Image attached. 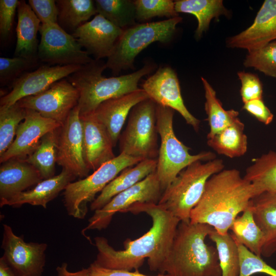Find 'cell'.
Instances as JSON below:
<instances>
[{
	"instance_id": "6da1fadb",
	"label": "cell",
	"mask_w": 276,
	"mask_h": 276,
	"mask_svg": "<svg viewBox=\"0 0 276 276\" xmlns=\"http://www.w3.org/2000/svg\"><path fill=\"white\" fill-rule=\"evenodd\" d=\"M147 213L152 219L149 230L133 240L124 242V248L117 250L103 237L95 238L98 253L95 264L106 268L131 271L139 270L148 259L149 269L159 271L167 259L180 220L161 205L137 203L123 213Z\"/></svg>"
},
{
	"instance_id": "7a4b0ae2",
	"label": "cell",
	"mask_w": 276,
	"mask_h": 276,
	"mask_svg": "<svg viewBox=\"0 0 276 276\" xmlns=\"http://www.w3.org/2000/svg\"><path fill=\"white\" fill-rule=\"evenodd\" d=\"M257 195L254 185L239 171L223 169L207 181L200 200L191 212L190 221L208 224L225 235L238 214Z\"/></svg>"
},
{
	"instance_id": "3957f363",
	"label": "cell",
	"mask_w": 276,
	"mask_h": 276,
	"mask_svg": "<svg viewBox=\"0 0 276 276\" xmlns=\"http://www.w3.org/2000/svg\"><path fill=\"white\" fill-rule=\"evenodd\" d=\"M214 230L208 224L180 221L159 273L170 276H221L217 249L205 242Z\"/></svg>"
},
{
	"instance_id": "277c9868",
	"label": "cell",
	"mask_w": 276,
	"mask_h": 276,
	"mask_svg": "<svg viewBox=\"0 0 276 276\" xmlns=\"http://www.w3.org/2000/svg\"><path fill=\"white\" fill-rule=\"evenodd\" d=\"M154 64L147 63L139 70L127 75L107 78L103 75L106 62L93 59L66 78L78 90V106L80 116L92 114L105 101L120 97L138 89L144 76L155 69Z\"/></svg>"
},
{
	"instance_id": "5b68a950",
	"label": "cell",
	"mask_w": 276,
	"mask_h": 276,
	"mask_svg": "<svg viewBox=\"0 0 276 276\" xmlns=\"http://www.w3.org/2000/svg\"><path fill=\"white\" fill-rule=\"evenodd\" d=\"M224 168L223 160L217 158L191 164L163 192L158 204L180 221L190 222L191 212L200 200L207 181Z\"/></svg>"
},
{
	"instance_id": "8992f818",
	"label": "cell",
	"mask_w": 276,
	"mask_h": 276,
	"mask_svg": "<svg viewBox=\"0 0 276 276\" xmlns=\"http://www.w3.org/2000/svg\"><path fill=\"white\" fill-rule=\"evenodd\" d=\"M174 110L157 104L156 125L160 139L156 171L164 192L178 174L191 164L216 158L211 152L192 155L190 148L176 136L173 130Z\"/></svg>"
},
{
	"instance_id": "52a82bcc",
	"label": "cell",
	"mask_w": 276,
	"mask_h": 276,
	"mask_svg": "<svg viewBox=\"0 0 276 276\" xmlns=\"http://www.w3.org/2000/svg\"><path fill=\"white\" fill-rule=\"evenodd\" d=\"M181 20L182 17L177 16L162 21L136 24L123 29L107 58L106 68L116 76L122 70L134 69V60L138 54L154 42L169 41Z\"/></svg>"
},
{
	"instance_id": "ba28073f",
	"label": "cell",
	"mask_w": 276,
	"mask_h": 276,
	"mask_svg": "<svg viewBox=\"0 0 276 276\" xmlns=\"http://www.w3.org/2000/svg\"><path fill=\"white\" fill-rule=\"evenodd\" d=\"M157 104L150 99L135 105L128 116L125 129L119 137L120 153L142 159H157Z\"/></svg>"
},
{
	"instance_id": "9c48e42d",
	"label": "cell",
	"mask_w": 276,
	"mask_h": 276,
	"mask_svg": "<svg viewBox=\"0 0 276 276\" xmlns=\"http://www.w3.org/2000/svg\"><path fill=\"white\" fill-rule=\"evenodd\" d=\"M143 159L123 153L104 164L84 179L70 183L63 193L64 205L67 214L83 219L87 212V203L125 169L133 166ZM144 160V159H143Z\"/></svg>"
},
{
	"instance_id": "30bf717a",
	"label": "cell",
	"mask_w": 276,
	"mask_h": 276,
	"mask_svg": "<svg viewBox=\"0 0 276 276\" xmlns=\"http://www.w3.org/2000/svg\"><path fill=\"white\" fill-rule=\"evenodd\" d=\"M39 32L38 59L47 65H84L93 60L72 34L58 24H41Z\"/></svg>"
},
{
	"instance_id": "8fae6325",
	"label": "cell",
	"mask_w": 276,
	"mask_h": 276,
	"mask_svg": "<svg viewBox=\"0 0 276 276\" xmlns=\"http://www.w3.org/2000/svg\"><path fill=\"white\" fill-rule=\"evenodd\" d=\"M163 193L155 170L142 180L113 197L102 209L95 211L82 232L106 228L116 213H123L135 203L158 204Z\"/></svg>"
},
{
	"instance_id": "7c38bea8",
	"label": "cell",
	"mask_w": 276,
	"mask_h": 276,
	"mask_svg": "<svg viewBox=\"0 0 276 276\" xmlns=\"http://www.w3.org/2000/svg\"><path fill=\"white\" fill-rule=\"evenodd\" d=\"M79 93L66 78L52 84L43 91L25 97L17 103L62 125L71 111L78 105Z\"/></svg>"
},
{
	"instance_id": "4fadbf2b",
	"label": "cell",
	"mask_w": 276,
	"mask_h": 276,
	"mask_svg": "<svg viewBox=\"0 0 276 276\" xmlns=\"http://www.w3.org/2000/svg\"><path fill=\"white\" fill-rule=\"evenodd\" d=\"M1 257L17 276H42L45 263L44 243L26 242L9 225L3 224Z\"/></svg>"
},
{
	"instance_id": "5bb4252c",
	"label": "cell",
	"mask_w": 276,
	"mask_h": 276,
	"mask_svg": "<svg viewBox=\"0 0 276 276\" xmlns=\"http://www.w3.org/2000/svg\"><path fill=\"white\" fill-rule=\"evenodd\" d=\"M56 163L75 177L87 176L90 171L85 160L83 127L78 105L59 128Z\"/></svg>"
},
{
	"instance_id": "9a60e30c",
	"label": "cell",
	"mask_w": 276,
	"mask_h": 276,
	"mask_svg": "<svg viewBox=\"0 0 276 276\" xmlns=\"http://www.w3.org/2000/svg\"><path fill=\"white\" fill-rule=\"evenodd\" d=\"M142 89L157 105L177 111L194 130L199 129L200 121L185 106L177 74L172 67L158 68L143 82Z\"/></svg>"
},
{
	"instance_id": "2e32d148",
	"label": "cell",
	"mask_w": 276,
	"mask_h": 276,
	"mask_svg": "<svg viewBox=\"0 0 276 276\" xmlns=\"http://www.w3.org/2000/svg\"><path fill=\"white\" fill-rule=\"evenodd\" d=\"M81 66L46 64L34 71L25 72L13 82L11 91L1 98L0 106H11L25 97L39 94L77 72Z\"/></svg>"
},
{
	"instance_id": "e0dca14e",
	"label": "cell",
	"mask_w": 276,
	"mask_h": 276,
	"mask_svg": "<svg viewBox=\"0 0 276 276\" xmlns=\"http://www.w3.org/2000/svg\"><path fill=\"white\" fill-rule=\"evenodd\" d=\"M26 110V117L18 127L15 139L0 156L1 163L11 158L26 159L34 152L45 134L61 126L33 110Z\"/></svg>"
},
{
	"instance_id": "ac0fdd59",
	"label": "cell",
	"mask_w": 276,
	"mask_h": 276,
	"mask_svg": "<svg viewBox=\"0 0 276 276\" xmlns=\"http://www.w3.org/2000/svg\"><path fill=\"white\" fill-rule=\"evenodd\" d=\"M122 29L100 14L80 26L72 35L95 59L108 58L111 54Z\"/></svg>"
},
{
	"instance_id": "d6986e66",
	"label": "cell",
	"mask_w": 276,
	"mask_h": 276,
	"mask_svg": "<svg viewBox=\"0 0 276 276\" xmlns=\"http://www.w3.org/2000/svg\"><path fill=\"white\" fill-rule=\"evenodd\" d=\"M276 39V0H265L252 25L241 33L229 37L226 46L246 49H260Z\"/></svg>"
},
{
	"instance_id": "ffe728a7",
	"label": "cell",
	"mask_w": 276,
	"mask_h": 276,
	"mask_svg": "<svg viewBox=\"0 0 276 276\" xmlns=\"http://www.w3.org/2000/svg\"><path fill=\"white\" fill-rule=\"evenodd\" d=\"M80 119L85 162L88 169L95 171L116 157L114 146L107 129L93 113L80 117Z\"/></svg>"
},
{
	"instance_id": "44dd1931",
	"label": "cell",
	"mask_w": 276,
	"mask_h": 276,
	"mask_svg": "<svg viewBox=\"0 0 276 276\" xmlns=\"http://www.w3.org/2000/svg\"><path fill=\"white\" fill-rule=\"evenodd\" d=\"M149 98L144 89L139 88L105 101L96 108L93 114L107 129L114 147L119 140L121 130L132 108Z\"/></svg>"
},
{
	"instance_id": "7402d4cb",
	"label": "cell",
	"mask_w": 276,
	"mask_h": 276,
	"mask_svg": "<svg viewBox=\"0 0 276 276\" xmlns=\"http://www.w3.org/2000/svg\"><path fill=\"white\" fill-rule=\"evenodd\" d=\"M0 167V202L43 180L39 171L26 159L11 158Z\"/></svg>"
},
{
	"instance_id": "603a6c76",
	"label": "cell",
	"mask_w": 276,
	"mask_h": 276,
	"mask_svg": "<svg viewBox=\"0 0 276 276\" xmlns=\"http://www.w3.org/2000/svg\"><path fill=\"white\" fill-rule=\"evenodd\" d=\"M75 178L68 171L62 169L58 175L42 180L32 189L0 202V206L9 205L18 208L24 204H29L40 205L46 209L47 204L56 198L61 191L64 190Z\"/></svg>"
},
{
	"instance_id": "cb8c5ba5",
	"label": "cell",
	"mask_w": 276,
	"mask_h": 276,
	"mask_svg": "<svg viewBox=\"0 0 276 276\" xmlns=\"http://www.w3.org/2000/svg\"><path fill=\"white\" fill-rule=\"evenodd\" d=\"M249 206L264 236L261 256L270 257L276 253V192H264L255 196Z\"/></svg>"
},
{
	"instance_id": "d4e9b609",
	"label": "cell",
	"mask_w": 276,
	"mask_h": 276,
	"mask_svg": "<svg viewBox=\"0 0 276 276\" xmlns=\"http://www.w3.org/2000/svg\"><path fill=\"white\" fill-rule=\"evenodd\" d=\"M17 10V41L14 56L38 61L37 33L41 22L25 1H19Z\"/></svg>"
},
{
	"instance_id": "484cf974",
	"label": "cell",
	"mask_w": 276,
	"mask_h": 276,
	"mask_svg": "<svg viewBox=\"0 0 276 276\" xmlns=\"http://www.w3.org/2000/svg\"><path fill=\"white\" fill-rule=\"evenodd\" d=\"M157 159H146L123 170L110 181L93 201L91 211L102 209L113 197L144 179L156 169Z\"/></svg>"
},
{
	"instance_id": "4316f807",
	"label": "cell",
	"mask_w": 276,
	"mask_h": 276,
	"mask_svg": "<svg viewBox=\"0 0 276 276\" xmlns=\"http://www.w3.org/2000/svg\"><path fill=\"white\" fill-rule=\"evenodd\" d=\"M175 8L177 13H188L196 17L198 26L195 37L197 40L209 29L212 19L229 15L222 0H178L175 1Z\"/></svg>"
},
{
	"instance_id": "83f0119b",
	"label": "cell",
	"mask_w": 276,
	"mask_h": 276,
	"mask_svg": "<svg viewBox=\"0 0 276 276\" xmlns=\"http://www.w3.org/2000/svg\"><path fill=\"white\" fill-rule=\"evenodd\" d=\"M244 130V124L238 119L207 139L208 145L219 154L230 158L241 156L247 149V138Z\"/></svg>"
},
{
	"instance_id": "f1b7e54d",
	"label": "cell",
	"mask_w": 276,
	"mask_h": 276,
	"mask_svg": "<svg viewBox=\"0 0 276 276\" xmlns=\"http://www.w3.org/2000/svg\"><path fill=\"white\" fill-rule=\"evenodd\" d=\"M57 24L72 34L80 26L97 14L95 2L91 0H57Z\"/></svg>"
},
{
	"instance_id": "f546056e",
	"label": "cell",
	"mask_w": 276,
	"mask_h": 276,
	"mask_svg": "<svg viewBox=\"0 0 276 276\" xmlns=\"http://www.w3.org/2000/svg\"><path fill=\"white\" fill-rule=\"evenodd\" d=\"M243 177L254 185L257 195L276 192V152L270 150L254 159Z\"/></svg>"
},
{
	"instance_id": "4dcf8cb0",
	"label": "cell",
	"mask_w": 276,
	"mask_h": 276,
	"mask_svg": "<svg viewBox=\"0 0 276 276\" xmlns=\"http://www.w3.org/2000/svg\"><path fill=\"white\" fill-rule=\"evenodd\" d=\"M234 239L257 256L261 257L264 234L256 223L249 206L234 220L230 228Z\"/></svg>"
},
{
	"instance_id": "1f68e13d",
	"label": "cell",
	"mask_w": 276,
	"mask_h": 276,
	"mask_svg": "<svg viewBox=\"0 0 276 276\" xmlns=\"http://www.w3.org/2000/svg\"><path fill=\"white\" fill-rule=\"evenodd\" d=\"M201 80L205 98L204 108L210 128L207 135L209 139L237 120L239 112L233 109H224L209 82L203 77Z\"/></svg>"
},
{
	"instance_id": "d6a6232c",
	"label": "cell",
	"mask_w": 276,
	"mask_h": 276,
	"mask_svg": "<svg viewBox=\"0 0 276 276\" xmlns=\"http://www.w3.org/2000/svg\"><path fill=\"white\" fill-rule=\"evenodd\" d=\"M59 128L45 134L34 152L26 159L39 171L43 180L54 176Z\"/></svg>"
},
{
	"instance_id": "836d02e7",
	"label": "cell",
	"mask_w": 276,
	"mask_h": 276,
	"mask_svg": "<svg viewBox=\"0 0 276 276\" xmlns=\"http://www.w3.org/2000/svg\"><path fill=\"white\" fill-rule=\"evenodd\" d=\"M97 14L116 26L125 29L136 24L135 6L131 0H96Z\"/></svg>"
},
{
	"instance_id": "e575fe53",
	"label": "cell",
	"mask_w": 276,
	"mask_h": 276,
	"mask_svg": "<svg viewBox=\"0 0 276 276\" xmlns=\"http://www.w3.org/2000/svg\"><path fill=\"white\" fill-rule=\"evenodd\" d=\"M209 237L216 244L221 276H239V255L237 244L232 234L221 235L214 230Z\"/></svg>"
},
{
	"instance_id": "d590c367",
	"label": "cell",
	"mask_w": 276,
	"mask_h": 276,
	"mask_svg": "<svg viewBox=\"0 0 276 276\" xmlns=\"http://www.w3.org/2000/svg\"><path fill=\"white\" fill-rule=\"evenodd\" d=\"M26 110L17 103L0 106V156L9 148L20 123L26 117Z\"/></svg>"
},
{
	"instance_id": "8d00e7d4",
	"label": "cell",
	"mask_w": 276,
	"mask_h": 276,
	"mask_svg": "<svg viewBox=\"0 0 276 276\" xmlns=\"http://www.w3.org/2000/svg\"><path fill=\"white\" fill-rule=\"evenodd\" d=\"M243 65L253 67L265 75L276 78V40L248 52Z\"/></svg>"
},
{
	"instance_id": "74e56055",
	"label": "cell",
	"mask_w": 276,
	"mask_h": 276,
	"mask_svg": "<svg viewBox=\"0 0 276 276\" xmlns=\"http://www.w3.org/2000/svg\"><path fill=\"white\" fill-rule=\"evenodd\" d=\"M136 19L145 21L153 17H167L171 18L178 16L175 8V1L172 0H135Z\"/></svg>"
},
{
	"instance_id": "f35d334b",
	"label": "cell",
	"mask_w": 276,
	"mask_h": 276,
	"mask_svg": "<svg viewBox=\"0 0 276 276\" xmlns=\"http://www.w3.org/2000/svg\"><path fill=\"white\" fill-rule=\"evenodd\" d=\"M235 241L238 247L239 255L240 266L239 276H251L258 273H264L270 276H276V269L267 264L261 257L253 254L244 245L235 240Z\"/></svg>"
},
{
	"instance_id": "ab89813d",
	"label": "cell",
	"mask_w": 276,
	"mask_h": 276,
	"mask_svg": "<svg viewBox=\"0 0 276 276\" xmlns=\"http://www.w3.org/2000/svg\"><path fill=\"white\" fill-rule=\"evenodd\" d=\"M38 61L20 57H0V83L5 85L13 82L25 71L35 66Z\"/></svg>"
},
{
	"instance_id": "60d3db41",
	"label": "cell",
	"mask_w": 276,
	"mask_h": 276,
	"mask_svg": "<svg viewBox=\"0 0 276 276\" xmlns=\"http://www.w3.org/2000/svg\"><path fill=\"white\" fill-rule=\"evenodd\" d=\"M237 75L241 83L240 95L244 103L262 98V84L257 75L244 71H240Z\"/></svg>"
},
{
	"instance_id": "b9f144b4",
	"label": "cell",
	"mask_w": 276,
	"mask_h": 276,
	"mask_svg": "<svg viewBox=\"0 0 276 276\" xmlns=\"http://www.w3.org/2000/svg\"><path fill=\"white\" fill-rule=\"evenodd\" d=\"M28 4L41 24H57L58 9L54 0H29Z\"/></svg>"
},
{
	"instance_id": "7bdbcfd3",
	"label": "cell",
	"mask_w": 276,
	"mask_h": 276,
	"mask_svg": "<svg viewBox=\"0 0 276 276\" xmlns=\"http://www.w3.org/2000/svg\"><path fill=\"white\" fill-rule=\"evenodd\" d=\"M18 3L19 1L17 0L0 1V35L1 39H5L10 35Z\"/></svg>"
},
{
	"instance_id": "ee69618b",
	"label": "cell",
	"mask_w": 276,
	"mask_h": 276,
	"mask_svg": "<svg viewBox=\"0 0 276 276\" xmlns=\"http://www.w3.org/2000/svg\"><path fill=\"white\" fill-rule=\"evenodd\" d=\"M243 109L265 125L273 120V114L266 106L262 99H256L244 103Z\"/></svg>"
},
{
	"instance_id": "f6af8a7d",
	"label": "cell",
	"mask_w": 276,
	"mask_h": 276,
	"mask_svg": "<svg viewBox=\"0 0 276 276\" xmlns=\"http://www.w3.org/2000/svg\"><path fill=\"white\" fill-rule=\"evenodd\" d=\"M90 276H170L167 274L159 273L156 275H149L141 273L139 270L134 271L106 268L99 266L94 263L88 267Z\"/></svg>"
},
{
	"instance_id": "bcb514c9",
	"label": "cell",
	"mask_w": 276,
	"mask_h": 276,
	"mask_svg": "<svg viewBox=\"0 0 276 276\" xmlns=\"http://www.w3.org/2000/svg\"><path fill=\"white\" fill-rule=\"evenodd\" d=\"M57 276H90V272L88 268H82L76 272H70L67 269V264L63 263L61 266L56 268Z\"/></svg>"
},
{
	"instance_id": "7dc6e473",
	"label": "cell",
	"mask_w": 276,
	"mask_h": 276,
	"mask_svg": "<svg viewBox=\"0 0 276 276\" xmlns=\"http://www.w3.org/2000/svg\"><path fill=\"white\" fill-rule=\"evenodd\" d=\"M0 276H17L2 258H0Z\"/></svg>"
}]
</instances>
